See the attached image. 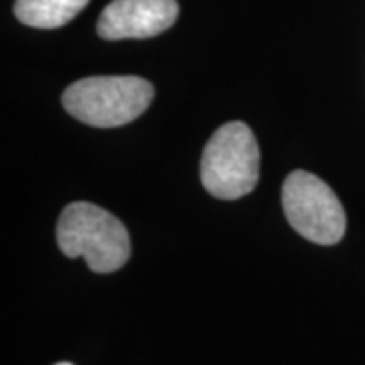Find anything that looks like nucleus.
I'll list each match as a JSON object with an SVG mask.
<instances>
[{"instance_id": "nucleus-4", "label": "nucleus", "mask_w": 365, "mask_h": 365, "mask_svg": "<svg viewBox=\"0 0 365 365\" xmlns=\"http://www.w3.org/2000/svg\"><path fill=\"white\" fill-rule=\"evenodd\" d=\"M288 223L309 242L333 246L345 235V209L333 189L313 173L294 170L282 185Z\"/></svg>"}, {"instance_id": "nucleus-3", "label": "nucleus", "mask_w": 365, "mask_h": 365, "mask_svg": "<svg viewBox=\"0 0 365 365\" xmlns=\"http://www.w3.org/2000/svg\"><path fill=\"white\" fill-rule=\"evenodd\" d=\"M260 148L244 122H227L209 138L201 157V182L217 199L234 201L256 189Z\"/></svg>"}, {"instance_id": "nucleus-5", "label": "nucleus", "mask_w": 365, "mask_h": 365, "mask_svg": "<svg viewBox=\"0 0 365 365\" xmlns=\"http://www.w3.org/2000/svg\"><path fill=\"white\" fill-rule=\"evenodd\" d=\"M177 16V0H114L98 19V35L108 41L148 39L170 29Z\"/></svg>"}, {"instance_id": "nucleus-7", "label": "nucleus", "mask_w": 365, "mask_h": 365, "mask_svg": "<svg viewBox=\"0 0 365 365\" xmlns=\"http://www.w3.org/2000/svg\"><path fill=\"white\" fill-rule=\"evenodd\" d=\"M57 365H71V364H57Z\"/></svg>"}, {"instance_id": "nucleus-2", "label": "nucleus", "mask_w": 365, "mask_h": 365, "mask_svg": "<svg viewBox=\"0 0 365 365\" xmlns=\"http://www.w3.org/2000/svg\"><path fill=\"white\" fill-rule=\"evenodd\" d=\"M155 98L150 81L136 76H100L71 83L63 91L69 116L93 128H116L143 116Z\"/></svg>"}, {"instance_id": "nucleus-6", "label": "nucleus", "mask_w": 365, "mask_h": 365, "mask_svg": "<svg viewBox=\"0 0 365 365\" xmlns=\"http://www.w3.org/2000/svg\"><path fill=\"white\" fill-rule=\"evenodd\" d=\"M90 0H16L14 16L35 29H57L78 16Z\"/></svg>"}, {"instance_id": "nucleus-1", "label": "nucleus", "mask_w": 365, "mask_h": 365, "mask_svg": "<svg viewBox=\"0 0 365 365\" xmlns=\"http://www.w3.org/2000/svg\"><path fill=\"white\" fill-rule=\"evenodd\" d=\"M57 244L67 258H83L98 274L116 272L130 258V235L124 223L86 201L63 209L57 223Z\"/></svg>"}]
</instances>
